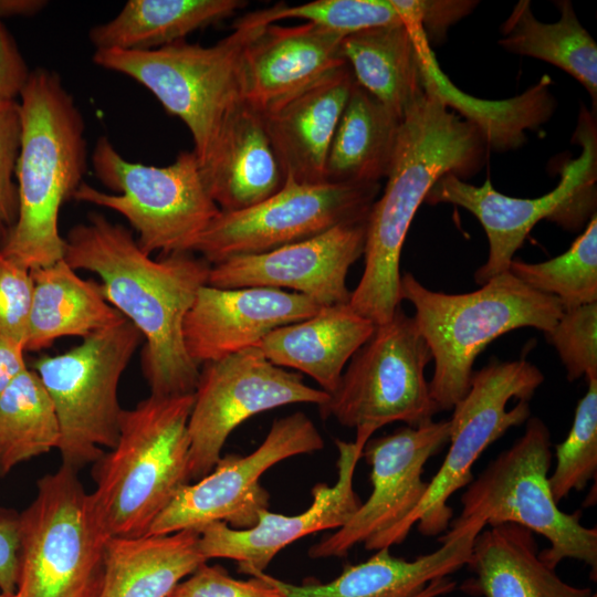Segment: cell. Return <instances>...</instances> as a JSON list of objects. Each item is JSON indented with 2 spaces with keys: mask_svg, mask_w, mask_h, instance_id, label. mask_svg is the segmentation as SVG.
<instances>
[{
  "mask_svg": "<svg viewBox=\"0 0 597 597\" xmlns=\"http://www.w3.org/2000/svg\"><path fill=\"white\" fill-rule=\"evenodd\" d=\"M344 38L311 22L264 27L242 57L243 101L262 113L346 64Z\"/></svg>",
  "mask_w": 597,
  "mask_h": 597,
  "instance_id": "44dd1931",
  "label": "cell"
},
{
  "mask_svg": "<svg viewBox=\"0 0 597 597\" xmlns=\"http://www.w3.org/2000/svg\"><path fill=\"white\" fill-rule=\"evenodd\" d=\"M95 176L107 193L82 182L73 199L122 214L137 232L140 249L151 255L192 252V248L220 213L209 197L195 153L181 151L165 167L124 159L111 140L101 136L92 155Z\"/></svg>",
  "mask_w": 597,
  "mask_h": 597,
  "instance_id": "9c48e42d",
  "label": "cell"
},
{
  "mask_svg": "<svg viewBox=\"0 0 597 597\" xmlns=\"http://www.w3.org/2000/svg\"><path fill=\"white\" fill-rule=\"evenodd\" d=\"M561 18L538 21L527 0L519 1L502 24L499 44L506 51L548 62L576 78L597 102V44L580 24L570 1H556Z\"/></svg>",
  "mask_w": 597,
  "mask_h": 597,
  "instance_id": "d6a6232c",
  "label": "cell"
},
{
  "mask_svg": "<svg viewBox=\"0 0 597 597\" xmlns=\"http://www.w3.org/2000/svg\"><path fill=\"white\" fill-rule=\"evenodd\" d=\"M337 480L329 486L312 489L310 507L297 515L261 510L256 523L244 530L213 522L199 531V549L208 561L229 558L241 573L253 576L264 572L275 555L287 545L312 533L344 526L360 506L354 490V473L363 457L364 444L337 439Z\"/></svg>",
  "mask_w": 597,
  "mask_h": 597,
  "instance_id": "d6986e66",
  "label": "cell"
},
{
  "mask_svg": "<svg viewBox=\"0 0 597 597\" xmlns=\"http://www.w3.org/2000/svg\"><path fill=\"white\" fill-rule=\"evenodd\" d=\"M48 6L45 0H0V20L11 17H31Z\"/></svg>",
  "mask_w": 597,
  "mask_h": 597,
  "instance_id": "bcb514c9",
  "label": "cell"
},
{
  "mask_svg": "<svg viewBox=\"0 0 597 597\" xmlns=\"http://www.w3.org/2000/svg\"><path fill=\"white\" fill-rule=\"evenodd\" d=\"M551 463V432L540 418L530 417L523 436L469 483L460 499L461 514L450 525L472 520L490 526L517 524L549 542L538 552L548 567L577 559L590 567L595 579L597 530L580 524L579 511L567 514L558 509L548 482Z\"/></svg>",
  "mask_w": 597,
  "mask_h": 597,
  "instance_id": "ba28073f",
  "label": "cell"
},
{
  "mask_svg": "<svg viewBox=\"0 0 597 597\" xmlns=\"http://www.w3.org/2000/svg\"><path fill=\"white\" fill-rule=\"evenodd\" d=\"M19 514L0 510V593L12 596L19 574Z\"/></svg>",
  "mask_w": 597,
  "mask_h": 597,
  "instance_id": "7bdbcfd3",
  "label": "cell"
},
{
  "mask_svg": "<svg viewBox=\"0 0 597 597\" xmlns=\"http://www.w3.org/2000/svg\"><path fill=\"white\" fill-rule=\"evenodd\" d=\"M341 50L355 82L399 117L426 95L417 48L405 22L346 35Z\"/></svg>",
  "mask_w": 597,
  "mask_h": 597,
  "instance_id": "1f68e13d",
  "label": "cell"
},
{
  "mask_svg": "<svg viewBox=\"0 0 597 597\" xmlns=\"http://www.w3.org/2000/svg\"><path fill=\"white\" fill-rule=\"evenodd\" d=\"M431 359L413 317L398 307L353 355L337 388L318 407L322 418L355 428V441L364 446L376 430L395 421L410 427L432 421L440 410L425 377Z\"/></svg>",
  "mask_w": 597,
  "mask_h": 597,
  "instance_id": "7c38bea8",
  "label": "cell"
},
{
  "mask_svg": "<svg viewBox=\"0 0 597 597\" xmlns=\"http://www.w3.org/2000/svg\"><path fill=\"white\" fill-rule=\"evenodd\" d=\"M206 562L196 530L111 537L98 597H168Z\"/></svg>",
  "mask_w": 597,
  "mask_h": 597,
  "instance_id": "83f0119b",
  "label": "cell"
},
{
  "mask_svg": "<svg viewBox=\"0 0 597 597\" xmlns=\"http://www.w3.org/2000/svg\"><path fill=\"white\" fill-rule=\"evenodd\" d=\"M485 523L473 520L463 525H450L438 538L441 546L413 561L395 557L388 547L378 549L367 561L346 565L343 572L327 583L295 585L255 573L279 588L285 597H413L430 582L447 577L465 566L476 535Z\"/></svg>",
  "mask_w": 597,
  "mask_h": 597,
  "instance_id": "7402d4cb",
  "label": "cell"
},
{
  "mask_svg": "<svg viewBox=\"0 0 597 597\" xmlns=\"http://www.w3.org/2000/svg\"><path fill=\"white\" fill-rule=\"evenodd\" d=\"M379 190L380 184H302L286 177L282 188L264 201L241 211H220L192 252L216 265L300 242L366 219Z\"/></svg>",
  "mask_w": 597,
  "mask_h": 597,
  "instance_id": "5bb4252c",
  "label": "cell"
},
{
  "mask_svg": "<svg viewBox=\"0 0 597 597\" xmlns=\"http://www.w3.org/2000/svg\"><path fill=\"white\" fill-rule=\"evenodd\" d=\"M578 401L566 439L556 444V467L548 476L556 503L572 491H582L597 471V378Z\"/></svg>",
  "mask_w": 597,
  "mask_h": 597,
  "instance_id": "d590c367",
  "label": "cell"
},
{
  "mask_svg": "<svg viewBox=\"0 0 597 597\" xmlns=\"http://www.w3.org/2000/svg\"><path fill=\"white\" fill-rule=\"evenodd\" d=\"M24 345L0 334V395L28 366Z\"/></svg>",
  "mask_w": 597,
  "mask_h": 597,
  "instance_id": "f6af8a7d",
  "label": "cell"
},
{
  "mask_svg": "<svg viewBox=\"0 0 597 597\" xmlns=\"http://www.w3.org/2000/svg\"><path fill=\"white\" fill-rule=\"evenodd\" d=\"M375 327L349 303L322 306L308 318L273 329L258 347L274 365L308 375L331 395Z\"/></svg>",
  "mask_w": 597,
  "mask_h": 597,
  "instance_id": "484cf974",
  "label": "cell"
},
{
  "mask_svg": "<svg viewBox=\"0 0 597 597\" xmlns=\"http://www.w3.org/2000/svg\"><path fill=\"white\" fill-rule=\"evenodd\" d=\"M322 306L272 287L199 289L182 325L190 358L199 366L258 347L273 329L314 315Z\"/></svg>",
  "mask_w": 597,
  "mask_h": 597,
  "instance_id": "ffe728a7",
  "label": "cell"
},
{
  "mask_svg": "<svg viewBox=\"0 0 597 597\" xmlns=\"http://www.w3.org/2000/svg\"><path fill=\"white\" fill-rule=\"evenodd\" d=\"M405 23L417 48L425 93L474 124L488 147L499 151L515 149L525 143L526 130L538 128L552 116L556 102L549 91L548 76L512 98L488 101L474 97L462 92L442 72L420 23L415 19Z\"/></svg>",
  "mask_w": 597,
  "mask_h": 597,
  "instance_id": "d4e9b609",
  "label": "cell"
},
{
  "mask_svg": "<svg viewBox=\"0 0 597 597\" xmlns=\"http://www.w3.org/2000/svg\"><path fill=\"white\" fill-rule=\"evenodd\" d=\"M30 70L7 27L0 20V98L20 95Z\"/></svg>",
  "mask_w": 597,
  "mask_h": 597,
  "instance_id": "ee69618b",
  "label": "cell"
},
{
  "mask_svg": "<svg viewBox=\"0 0 597 597\" xmlns=\"http://www.w3.org/2000/svg\"><path fill=\"white\" fill-rule=\"evenodd\" d=\"M354 83L346 63L261 113L285 178L324 182L329 145Z\"/></svg>",
  "mask_w": 597,
  "mask_h": 597,
  "instance_id": "603a6c76",
  "label": "cell"
},
{
  "mask_svg": "<svg viewBox=\"0 0 597 597\" xmlns=\"http://www.w3.org/2000/svg\"><path fill=\"white\" fill-rule=\"evenodd\" d=\"M12 596H13V595H12ZM12 596H7V595L0 593V597H12Z\"/></svg>",
  "mask_w": 597,
  "mask_h": 597,
  "instance_id": "681fc988",
  "label": "cell"
},
{
  "mask_svg": "<svg viewBox=\"0 0 597 597\" xmlns=\"http://www.w3.org/2000/svg\"><path fill=\"white\" fill-rule=\"evenodd\" d=\"M168 597H285L273 584L260 576L248 580L231 577L219 565L201 564L182 579Z\"/></svg>",
  "mask_w": 597,
  "mask_h": 597,
  "instance_id": "ab89813d",
  "label": "cell"
},
{
  "mask_svg": "<svg viewBox=\"0 0 597 597\" xmlns=\"http://www.w3.org/2000/svg\"><path fill=\"white\" fill-rule=\"evenodd\" d=\"M30 272L33 291L25 352H40L65 336L83 339L125 320L106 301L101 284L81 277L64 259Z\"/></svg>",
  "mask_w": 597,
  "mask_h": 597,
  "instance_id": "f1b7e54d",
  "label": "cell"
},
{
  "mask_svg": "<svg viewBox=\"0 0 597 597\" xmlns=\"http://www.w3.org/2000/svg\"><path fill=\"white\" fill-rule=\"evenodd\" d=\"M367 218L265 253L211 265L207 284L221 289H290L320 306L347 304L352 292L346 277L364 255Z\"/></svg>",
  "mask_w": 597,
  "mask_h": 597,
  "instance_id": "ac0fdd59",
  "label": "cell"
},
{
  "mask_svg": "<svg viewBox=\"0 0 597 597\" xmlns=\"http://www.w3.org/2000/svg\"><path fill=\"white\" fill-rule=\"evenodd\" d=\"M400 298L412 304V317L434 360L429 388L439 410L452 409L467 395L474 360L491 342L521 327L545 334L564 312L555 296L527 286L510 271L464 294L431 291L405 273Z\"/></svg>",
  "mask_w": 597,
  "mask_h": 597,
  "instance_id": "5b68a950",
  "label": "cell"
},
{
  "mask_svg": "<svg viewBox=\"0 0 597 597\" xmlns=\"http://www.w3.org/2000/svg\"><path fill=\"white\" fill-rule=\"evenodd\" d=\"M59 443L53 402L38 374L28 367L0 395V476L57 449Z\"/></svg>",
  "mask_w": 597,
  "mask_h": 597,
  "instance_id": "836d02e7",
  "label": "cell"
},
{
  "mask_svg": "<svg viewBox=\"0 0 597 597\" xmlns=\"http://www.w3.org/2000/svg\"><path fill=\"white\" fill-rule=\"evenodd\" d=\"M6 232H7V229L3 226L0 224V243H1Z\"/></svg>",
  "mask_w": 597,
  "mask_h": 597,
  "instance_id": "c3c4849f",
  "label": "cell"
},
{
  "mask_svg": "<svg viewBox=\"0 0 597 597\" xmlns=\"http://www.w3.org/2000/svg\"><path fill=\"white\" fill-rule=\"evenodd\" d=\"M20 104L0 98V224L13 226L18 217V187L13 180L21 144Z\"/></svg>",
  "mask_w": 597,
  "mask_h": 597,
  "instance_id": "60d3db41",
  "label": "cell"
},
{
  "mask_svg": "<svg viewBox=\"0 0 597 597\" xmlns=\"http://www.w3.org/2000/svg\"><path fill=\"white\" fill-rule=\"evenodd\" d=\"M243 0H129L112 20L91 29L95 50L148 51L185 40L244 8Z\"/></svg>",
  "mask_w": 597,
  "mask_h": 597,
  "instance_id": "4dcf8cb0",
  "label": "cell"
},
{
  "mask_svg": "<svg viewBox=\"0 0 597 597\" xmlns=\"http://www.w3.org/2000/svg\"><path fill=\"white\" fill-rule=\"evenodd\" d=\"M455 587V582L448 577L437 578L430 582L420 593L413 597H439L451 593Z\"/></svg>",
  "mask_w": 597,
  "mask_h": 597,
  "instance_id": "7dc6e473",
  "label": "cell"
},
{
  "mask_svg": "<svg viewBox=\"0 0 597 597\" xmlns=\"http://www.w3.org/2000/svg\"><path fill=\"white\" fill-rule=\"evenodd\" d=\"M543 381L540 368L525 358L492 359L473 373L469 391L452 408L447 455L420 503L388 537L386 547L401 543L415 524L426 536L449 528L448 500L473 480L472 467L481 453L531 417L528 401Z\"/></svg>",
  "mask_w": 597,
  "mask_h": 597,
  "instance_id": "8fae6325",
  "label": "cell"
},
{
  "mask_svg": "<svg viewBox=\"0 0 597 597\" xmlns=\"http://www.w3.org/2000/svg\"><path fill=\"white\" fill-rule=\"evenodd\" d=\"M266 24L260 11L234 21L233 31L213 45L185 40L148 51L95 50L93 62L132 77L189 129L202 165L233 111L243 102L242 57Z\"/></svg>",
  "mask_w": 597,
  "mask_h": 597,
  "instance_id": "8992f818",
  "label": "cell"
},
{
  "mask_svg": "<svg viewBox=\"0 0 597 597\" xmlns=\"http://www.w3.org/2000/svg\"><path fill=\"white\" fill-rule=\"evenodd\" d=\"M488 144L471 122L438 98L425 95L405 114L386 187L367 218L363 275L349 305L375 325L400 307L399 262L410 223L437 180L478 172Z\"/></svg>",
  "mask_w": 597,
  "mask_h": 597,
  "instance_id": "7a4b0ae2",
  "label": "cell"
},
{
  "mask_svg": "<svg viewBox=\"0 0 597 597\" xmlns=\"http://www.w3.org/2000/svg\"><path fill=\"white\" fill-rule=\"evenodd\" d=\"M199 166L205 188L221 212L253 207L279 191L285 181L261 113L244 101Z\"/></svg>",
  "mask_w": 597,
  "mask_h": 597,
  "instance_id": "cb8c5ba5",
  "label": "cell"
},
{
  "mask_svg": "<svg viewBox=\"0 0 597 597\" xmlns=\"http://www.w3.org/2000/svg\"><path fill=\"white\" fill-rule=\"evenodd\" d=\"M449 420H432L369 439L363 449L371 467L369 498L344 526L312 545L308 556L343 557L357 544L367 551L385 548L423 498L428 489L422 480L425 465L449 441Z\"/></svg>",
  "mask_w": 597,
  "mask_h": 597,
  "instance_id": "e0dca14e",
  "label": "cell"
},
{
  "mask_svg": "<svg viewBox=\"0 0 597 597\" xmlns=\"http://www.w3.org/2000/svg\"><path fill=\"white\" fill-rule=\"evenodd\" d=\"M401 122L355 82L329 145L324 181L379 184L390 169Z\"/></svg>",
  "mask_w": 597,
  "mask_h": 597,
  "instance_id": "f546056e",
  "label": "cell"
},
{
  "mask_svg": "<svg viewBox=\"0 0 597 597\" xmlns=\"http://www.w3.org/2000/svg\"><path fill=\"white\" fill-rule=\"evenodd\" d=\"M404 21L416 19L427 38L428 43L443 39L449 27L476 6V1L462 0H390Z\"/></svg>",
  "mask_w": 597,
  "mask_h": 597,
  "instance_id": "b9f144b4",
  "label": "cell"
},
{
  "mask_svg": "<svg viewBox=\"0 0 597 597\" xmlns=\"http://www.w3.org/2000/svg\"><path fill=\"white\" fill-rule=\"evenodd\" d=\"M19 574L12 597H98L111 538L77 471L42 476L19 514Z\"/></svg>",
  "mask_w": 597,
  "mask_h": 597,
  "instance_id": "52a82bcc",
  "label": "cell"
},
{
  "mask_svg": "<svg viewBox=\"0 0 597 597\" xmlns=\"http://www.w3.org/2000/svg\"><path fill=\"white\" fill-rule=\"evenodd\" d=\"M473 577L461 589L484 597H597L562 580L543 563L533 532L513 523L482 530L467 564Z\"/></svg>",
  "mask_w": 597,
  "mask_h": 597,
  "instance_id": "4316f807",
  "label": "cell"
},
{
  "mask_svg": "<svg viewBox=\"0 0 597 597\" xmlns=\"http://www.w3.org/2000/svg\"><path fill=\"white\" fill-rule=\"evenodd\" d=\"M574 142L580 155L567 161L559 184L538 198L509 197L495 190L486 179L481 187L448 174L434 182L425 201L453 203L473 213L489 241V255L474 274L478 284L507 272L513 255L533 227L549 219L566 229L577 230L595 214L597 176V134L593 114L582 107Z\"/></svg>",
  "mask_w": 597,
  "mask_h": 597,
  "instance_id": "4fadbf2b",
  "label": "cell"
},
{
  "mask_svg": "<svg viewBox=\"0 0 597 597\" xmlns=\"http://www.w3.org/2000/svg\"><path fill=\"white\" fill-rule=\"evenodd\" d=\"M266 24L283 19H303L343 36L355 32L404 23L390 0H315L289 7L277 3L260 10Z\"/></svg>",
  "mask_w": 597,
  "mask_h": 597,
  "instance_id": "8d00e7d4",
  "label": "cell"
},
{
  "mask_svg": "<svg viewBox=\"0 0 597 597\" xmlns=\"http://www.w3.org/2000/svg\"><path fill=\"white\" fill-rule=\"evenodd\" d=\"M188 420L190 479L206 476L230 433L260 412L291 404L323 406L329 395L301 374L271 363L249 347L201 365Z\"/></svg>",
  "mask_w": 597,
  "mask_h": 597,
  "instance_id": "9a60e30c",
  "label": "cell"
},
{
  "mask_svg": "<svg viewBox=\"0 0 597 597\" xmlns=\"http://www.w3.org/2000/svg\"><path fill=\"white\" fill-rule=\"evenodd\" d=\"M33 281L30 270L0 251V334L24 345Z\"/></svg>",
  "mask_w": 597,
  "mask_h": 597,
  "instance_id": "f35d334b",
  "label": "cell"
},
{
  "mask_svg": "<svg viewBox=\"0 0 597 597\" xmlns=\"http://www.w3.org/2000/svg\"><path fill=\"white\" fill-rule=\"evenodd\" d=\"M193 394L154 396L124 409L114 448L94 462L90 493L111 537L147 535L151 524L189 484L188 420Z\"/></svg>",
  "mask_w": 597,
  "mask_h": 597,
  "instance_id": "277c9868",
  "label": "cell"
},
{
  "mask_svg": "<svg viewBox=\"0 0 597 597\" xmlns=\"http://www.w3.org/2000/svg\"><path fill=\"white\" fill-rule=\"evenodd\" d=\"M144 342L126 318L57 355H43L33 370L48 391L60 426L62 464L76 471L115 447L123 408L118 386Z\"/></svg>",
  "mask_w": 597,
  "mask_h": 597,
  "instance_id": "30bf717a",
  "label": "cell"
},
{
  "mask_svg": "<svg viewBox=\"0 0 597 597\" xmlns=\"http://www.w3.org/2000/svg\"><path fill=\"white\" fill-rule=\"evenodd\" d=\"M64 260L101 279L106 301L142 334V369L150 395L193 394L200 366L188 355L182 325L211 265L193 252L153 259L132 230L91 212L65 238Z\"/></svg>",
  "mask_w": 597,
  "mask_h": 597,
  "instance_id": "6da1fadb",
  "label": "cell"
},
{
  "mask_svg": "<svg viewBox=\"0 0 597 597\" xmlns=\"http://www.w3.org/2000/svg\"><path fill=\"white\" fill-rule=\"evenodd\" d=\"M19 96V208L0 251L31 271L64 259L60 210L83 182L87 144L82 113L56 72L45 67L30 71Z\"/></svg>",
  "mask_w": 597,
  "mask_h": 597,
  "instance_id": "3957f363",
  "label": "cell"
},
{
  "mask_svg": "<svg viewBox=\"0 0 597 597\" xmlns=\"http://www.w3.org/2000/svg\"><path fill=\"white\" fill-rule=\"evenodd\" d=\"M509 271L527 286L555 296L563 310L597 302V217L569 249L540 263L513 259Z\"/></svg>",
  "mask_w": 597,
  "mask_h": 597,
  "instance_id": "e575fe53",
  "label": "cell"
},
{
  "mask_svg": "<svg viewBox=\"0 0 597 597\" xmlns=\"http://www.w3.org/2000/svg\"><path fill=\"white\" fill-rule=\"evenodd\" d=\"M545 336L569 381L597 378V302L564 311Z\"/></svg>",
  "mask_w": 597,
  "mask_h": 597,
  "instance_id": "74e56055",
  "label": "cell"
},
{
  "mask_svg": "<svg viewBox=\"0 0 597 597\" xmlns=\"http://www.w3.org/2000/svg\"><path fill=\"white\" fill-rule=\"evenodd\" d=\"M324 440L302 411L275 419L262 443L247 455L220 458L213 469L193 484L185 485L151 524L147 535L182 530L200 531L213 522L244 530L268 509L269 494L261 475L291 457L322 450Z\"/></svg>",
  "mask_w": 597,
  "mask_h": 597,
  "instance_id": "2e32d148",
  "label": "cell"
}]
</instances>
